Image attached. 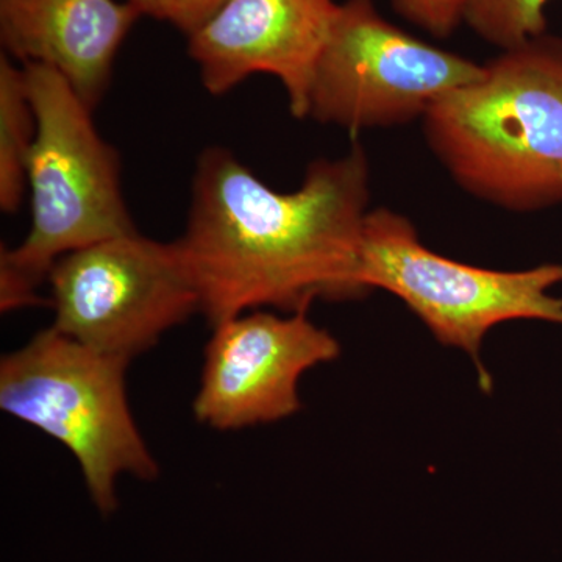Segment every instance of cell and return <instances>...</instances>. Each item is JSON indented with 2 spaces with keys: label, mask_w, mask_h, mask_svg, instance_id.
I'll list each match as a JSON object with an SVG mask.
<instances>
[{
  "label": "cell",
  "mask_w": 562,
  "mask_h": 562,
  "mask_svg": "<svg viewBox=\"0 0 562 562\" xmlns=\"http://www.w3.org/2000/svg\"><path fill=\"white\" fill-rule=\"evenodd\" d=\"M187 231L177 239L211 327L261 308L308 312L369 294L358 280L369 162L355 146L316 160L301 188L272 190L231 150L202 151Z\"/></svg>",
  "instance_id": "obj_1"
},
{
  "label": "cell",
  "mask_w": 562,
  "mask_h": 562,
  "mask_svg": "<svg viewBox=\"0 0 562 562\" xmlns=\"http://www.w3.org/2000/svg\"><path fill=\"white\" fill-rule=\"evenodd\" d=\"M432 154L454 181L503 210L562 202V40L505 50L424 116Z\"/></svg>",
  "instance_id": "obj_2"
},
{
  "label": "cell",
  "mask_w": 562,
  "mask_h": 562,
  "mask_svg": "<svg viewBox=\"0 0 562 562\" xmlns=\"http://www.w3.org/2000/svg\"><path fill=\"white\" fill-rule=\"evenodd\" d=\"M36 116L27 169L31 231L0 251V310L38 305L40 284L72 251L136 232L122 194L120 154L92 109L49 66L22 65Z\"/></svg>",
  "instance_id": "obj_3"
},
{
  "label": "cell",
  "mask_w": 562,
  "mask_h": 562,
  "mask_svg": "<svg viewBox=\"0 0 562 562\" xmlns=\"http://www.w3.org/2000/svg\"><path fill=\"white\" fill-rule=\"evenodd\" d=\"M128 362L106 357L54 327L0 361V408L61 442L76 457L95 508L116 512V480L149 482L158 462L125 394Z\"/></svg>",
  "instance_id": "obj_4"
},
{
  "label": "cell",
  "mask_w": 562,
  "mask_h": 562,
  "mask_svg": "<svg viewBox=\"0 0 562 562\" xmlns=\"http://www.w3.org/2000/svg\"><path fill=\"white\" fill-rule=\"evenodd\" d=\"M358 280L364 290L401 299L443 346L468 353L480 387L492 390L482 346L503 322L536 319L562 325V266L492 271L450 260L424 246L412 222L386 209L369 211L362 227Z\"/></svg>",
  "instance_id": "obj_5"
},
{
  "label": "cell",
  "mask_w": 562,
  "mask_h": 562,
  "mask_svg": "<svg viewBox=\"0 0 562 562\" xmlns=\"http://www.w3.org/2000/svg\"><path fill=\"white\" fill-rule=\"evenodd\" d=\"M52 327L88 349L131 362L201 313L179 243L138 232L72 251L49 273Z\"/></svg>",
  "instance_id": "obj_6"
},
{
  "label": "cell",
  "mask_w": 562,
  "mask_h": 562,
  "mask_svg": "<svg viewBox=\"0 0 562 562\" xmlns=\"http://www.w3.org/2000/svg\"><path fill=\"white\" fill-rule=\"evenodd\" d=\"M483 68L395 27L373 0H346L314 72L308 116L353 133L406 124Z\"/></svg>",
  "instance_id": "obj_7"
},
{
  "label": "cell",
  "mask_w": 562,
  "mask_h": 562,
  "mask_svg": "<svg viewBox=\"0 0 562 562\" xmlns=\"http://www.w3.org/2000/svg\"><path fill=\"white\" fill-rule=\"evenodd\" d=\"M306 313L257 310L216 325L192 403L195 420L231 431L297 413L303 373L341 355L335 336Z\"/></svg>",
  "instance_id": "obj_8"
},
{
  "label": "cell",
  "mask_w": 562,
  "mask_h": 562,
  "mask_svg": "<svg viewBox=\"0 0 562 562\" xmlns=\"http://www.w3.org/2000/svg\"><path fill=\"white\" fill-rule=\"evenodd\" d=\"M339 3L335 0H225L188 35L203 88L225 94L255 74L279 79L292 116L310 114V94Z\"/></svg>",
  "instance_id": "obj_9"
},
{
  "label": "cell",
  "mask_w": 562,
  "mask_h": 562,
  "mask_svg": "<svg viewBox=\"0 0 562 562\" xmlns=\"http://www.w3.org/2000/svg\"><path fill=\"white\" fill-rule=\"evenodd\" d=\"M139 16L125 0H0V38L22 65L60 72L94 110Z\"/></svg>",
  "instance_id": "obj_10"
},
{
  "label": "cell",
  "mask_w": 562,
  "mask_h": 562,
  "mask_svg": "<svg viewBox=\"0 0 562 562\" xmlns=\"http://www.w3.org/2000/svg\"><path fill=\"white\" fill-rule=\"evenodd\" d=\"M36 116L24 68L0 57V209L13 214L27 191V169L36 139Z\"/></svg>",
  "instance_id": "obj_11"
},
{
  "label": "cell",
  "mask_w": 562,
  "mask_h": 562,
  "mask_svg": "<svg viewBox=\"0 0 562 562\" xmlns=\"http://www.w3.org/2000/svg\"><path fill=\"white\" fill-rule=\"evenodd\" d=\"M549 0H468L464 21L480 38L503 50L546 35Z\"/></svg>",
  "instance_id": "obj_12"
},
{
  "label": "cell",
  "mask_w": 562,
  "mask_h": 562,
  "mask_svg": "<svg viewBox=\"0 0 562 562\" xmlns=\"http://www.w3.org/2000/svg\"><path fill=\"white\" fill-rule=\"evenodd\" d=\"M133 9L139 11L140 16L157 18L169 22L179 31L191 35L198 31L203 22L213 16L225 0H125Z\"/></svg>",
  "instance_id": "obj_13"
},
{
  "label": "cell",
  "mask_w": 562,
  "mask_h": 562,
  "mask_svg": "<svg viewBox=\"0 0 562 562\" xmlns=\"http://www.w3.org/2000/svg\"><path fill=\"white\" fill-rule=\"evenodd\" d=\"M468 0H394L403 16L414 24L443 38L464 21Z\"/></svg>",
  "instance_id": "obj_14"
}]
</instances>
